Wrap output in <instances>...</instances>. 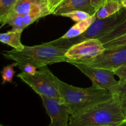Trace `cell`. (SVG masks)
Listing matches in <instances>:
<instances>
[{
	"instance_id": "4fadbf2b",
	"label": "cell",
	"mask_w": 126,
	"mask_h": 126,
	"mask_svg": "<svg viewBox=\"0 0 126 126\" xmlns=\"http://www.w3.org/2000/svg\"><path fill=\"white\" fill-rule=\"evenodd\" d=\"M96 18H97V16L95 14L84 20L77 22L61 38H64V39H70V38H75V37L81 35L89 28L90 26L93 23Z\"/></svg>"
},
{
	"instance_id": "277c9868",
	"label": "cell",
	"mask_w": 126,
	"mask_h": 126,
	"mask_svg": "<svg viewBox=\"0 0 126 126\" xmlns=\"http://www.w3.org/2000/svg\"><path fill=\"white\" fill-rule=\"evenodd\" d=\"M126 18V10L123 8L115 14L105 18H96L89 28L81 35L70 39L60 38L49 42L59 47L68 49L70 47L86 39H100Z\"/></svg>"
},
{
	"instance_id": "83f0119b",
	"label": "cell",
	"mask_w": 126,
	"mask_h": 126,
	"mask_svg": "<svg viewBox=\"0 0 126 126\" xmlns=\"http://www.w3.org/2000/svg\"><path fill=\"white\" fill-rule=\"evenodd\" d=\"M119 126H126V121L124 122V123H122V124H121V125H119Z\"/></svg>"
},
{
	"instance_id": "7a4b0ae2",
	"label": "cell",
	"mask_w": 126,
	"mask_h": 126,
	"mask_svg": "<svg viewBox=\"0 0 126 126\" xmlns=\"http://www.w3.org/2000/svg\"><path fill=\"white\" fill-rule=\"evenodd\" d=\"M67 49L54 46L44 43L33 46H27L22 50L12 49L2 53L5 58L17 63L19 68L26 64L34 65L37 68L60 62H68L65 56Z\"/></svg>"
},
{
	"instance_id": "ffe728a7",
	"label": "cell",
	"mask_w": 126,
	"mask_h": 126,
	"mask_svg": "<svg viewBox=\"0 0 126 126\" xmlns=\"http://www.w3.org/2000/svg\"><path fill=\"white\" fill-rule=\"evenodd\" d=\"M115 75L118 76L119 78V83H123L126 82V65L119 67L114 71Z\"/></svg>"
},
{
	"instance_id": "5b68a950",
	"label": "cell",
	"mask_w": 126,
	"mask_h": 126,
	"mask_svg": "<svg viewBox=\"0 0 126 126\" xmlns=\"http://www.w3.org/2000/svg\"><path fill=\"white\" fill-rule=\"evenodd\" d=\"M23 82L30 86L40 96L61 100L60 91L55 80V75L47 66L39 68L34 75L22 71L17 75Z\"/></svg>"
},
{
	"instance_id": "4316f807",
	"label": "cell",
	"mask_w": 126,
	"mask_h": 126,
	"mask_svg": "<svg viewBox=\"0 0 126 126\" xmlns=\"http://www.w3.org/2000/svg\"><path fill=\"white\" fill-rule=\"evenodd\" d=\"M62 1V0H56V1H55V7L56 6H57V5L59 4ZM55 7H54V8H55Z\"/></svg>"
},
{
	"instance_id": "f1b7e54d",
	"label": "cell",
	"mask_w": 126,
	"mask_h": 126,
	"mask_svg": "<svg viewBox=\"0 0 126 126\" xmlns=\"http://www.w3.org/2000/svg\"><path fill=\"white\" fill-rule=\"evenodd\" d=\"M108 1H117V2H119L120 3H121V0H108Z\"/></svg>"
},
{
	"instance_id": "30bf717a",
	"label": "cell",
	"mask_w": 126,
	"mask_h": 126,
	"mask_svg": "<svg viewBox=\"0 0 126 126\" xmlns=\"http://www.w3.org/2000/svg\"><path fill=\"white\" fill-rule=\"evenodd\" d=\"M75 11H84L92 16L95 14L97 9L92 6L91 0H62L53 9L52 14L62 16Z\"/></svg>"
},
{
	"instance_id": "d4e9b609",
	"label": "cell",
	"mask_w": 126,
	"mask_h": 126,
	"mask_svg": "<svg viewBox=\"0 0 126 126\" xmlns=\"http://www.w3.org/2000/svg\"><path fill=\"white\" fill-rule=\"evenodd\" d=\"M55 1H56V0H47L48 6H49V9H50V11H51V13L52 12L53 9H54V7H55Z\"/></svg>"
},
{
	"instance_id": "8fae6325",
	"label": "cell",
	"mask_w": 126,
	"mask_h": 126,
	"mask_svg": "<svg viewBox=\"0 0 126 126\" xmlns=\"http://www.w3.org/2000/svg\"><path fill=\"white\" fill-rule=\"evenodd\" d=\"M46 7H49L47 0H17L10 16H24L33 11Z\"/></svg>"
},
{
	"instance_id": "d6986e66",
	"label": "cell",
	"mask_w": 126,
	"mask_h": 126,
	"mask_svg": "<svg viewBox=\"0 0 126 126\" xmlns=\"http://www.w3.org/2000/svg\"><path fill=\"white\" fill-rule=\"evenodd\" d=\"M124 44H126V34L119 37V38L110 41L103 44V45L105 48H109L112 47L124 45Z\"/></svg>"
},
{
	"instance_id": "3957f363",
	"label": "cell",
	"mask_w": 126,
	"mask_h": 126,
	"mask_svg": "<svg viewBox=\"0 0 126 126\" xmlns=\"http://www.w3.org/2000/svg\"><path fill=\"white\" fill-rule=\"evenodd\" d=\"M55 80L60 91L62 101L68 107L71 114L109 100L116 95L109 90L94 86L86 88L75 87L64 82L55 76Z\"/></svg>"
},
{
	"instance_id": "9a60e30c",
	"label": "cell",
	"mask_w": 126,
	"mask_h": 126,
	"mask_svg": "<svg viewBox=\"0 0 126 126\" xmlns=\"http://www.w3.org/2000/svg\"><path fill=\"white\" fill-rule=\"evenodd\" d=\"M17 0H0V23L1 27L6 24Z\"/></svg>"
},
{
	"instance_id": "8992f818",
	"label": "cell",
	"mask_w": 126,
	"mask_h": 126,
	"mask_svg": "<svg viewBox=\"0 0 126 126\" xmlns=\"http://www.w3.org/2000/svg\"><path fill=\"white\" fill-rule=\"evenodd\" d=\"M72 62L114 71L121 66L126 65V44L105 48L100 55L92 59Z\"/></svg>"
},
{
	"instance_id": "44dd1931",
	"label": "cell",
	"mask_w": 126,
	"mask_h": 126,
	"mask_svg": "<svg viewBox=\"0 0 126 126\" xmlns=\"http://www.w3.org/2000/svg\"><path fill=\"white\" fill-rule=\"evenodd\" d=\"M113 94L114 95H118L119 97L126 94V82L123 83L118 84L113 91Z\"/></svg>"
},
{
	"instance_id": "ba28073f",
	"label": "cell",
	"mask_w": 126,
	"mask_h": 126,
	"mask_svg": "<svg viewBox=\"0 0 126 126\" xmlns=\"http://www.w3.org/2000/svg\"><path fill=\"white\" fill-rule=\"evenodd\" d=\"M105 49L104 45L99 39H86L70 47L65 56L69 61H82L95 57Z\"/></svg>"
},
{
	"instance_id": "52a82bcc",
	"label": "cell",
	"mask_w": 126,
	"mask_h": 126,
	"mask_svg": "<svg viewBox=\"0 0 126 126\" xmlns=\"http://www.w3.org/2000/svg\"><path fill=\"white\" fill-rule=\"evenodd\" d=\"M79 69L83 74L87 76L92 82V86L101 89L109 90L113 93V91L119 84V81L114 78V71L101 68L92 67L84 63L70 61Z\"/></svg>"
},
{
	"instance_id": "7402d4cb",
	"label": "cell",
	"mask_w": 126,
	"mask_h": 126,
	"mask_svg": "<svg viewBox=\"0 0 126 126\" xmlns=\"http://www.w3.org/2000/svg\"><path fill=\"white\" fill-rule=\"evenodd\" d=\"M20 69L23 72L29 74L30 75H34L37 71V68L34 66V65H31V64H26V65H23L22 67L20 68Z\"/></svg>"
},
{
	"instance_id": "484cf974",
	"label": "cell",
	"mask_w": 126,
	"mask_h": 126,
	"mask_svg": "<svg viewBox=\"0 0 126 126\" xmlns=\"http://www.w3.org/2000/svg\"><path fill=\"white\" fill-rule=\"evenodd\" d=\"M121 4L123 6V8H124L126 10V0H122Z\"/></svg>"
},
{
	"instance_id": "e0dca14e",
	"label": "cell",
	"mask_w": 126,
	"mask_h": 126,
	"mask_svg": "<svg viewBox=\"0 0 126 126\" xmlns=\"http://www.w3.org/2000/svg\"><path fill=\"white\" fill-rule=\"evenodd\" d=\"M18 66L17 63L15 62L11 65L4 66L1 71V76H2V84H4L6 82H12V79L15 75V71L14 68Z\"/></svg>"
},
{
	"instance_id": "cb8c5ba5",
	"label": "cell",
	"mask_w": 126,
	"mask_h": 126,
	"mask_svg": "<svg viewBox=\"0 0 126 126\" xmlns=\"http://www.w3.org/2000/svg\"><path fill=\"white\" fill-rule=\"evenodd\" d=\"M119 97H120V102L122 111H123V113L126 120V94L123 96H121Z\"/></svg>"
},
{
	"instance_id": "ac0fdd59",
	"label": "cell",
	"mask_w": 126,
	"mask_h": 126,
	"mask_svg": "<svg viewBox=\"0 0 126 126\" xmlns=\"http://www.w3.org/2000/svg\"><path fill=\"white\" fill-rule=\"evenodd\" d=\"M62 16L68 17V18H71L72 20L75 21L76 22H80V21L84 20L87 19L89 17H91V15L87 13V12H84V11H75L64 14Z\"/></svg>"
},
{
	"instance_id": "9c48e42d",
	"label": "cell",
	"mask_w": 126,
	"mask_h": 126,
	"mask_svg": "<svg viewBox=\"0 0 126 126\" xmlns=\"http://www.w3.org/2000/svg\"><path fill=\"white\" fill-rule=\"evenodd\" d=\"M47 114L50 119L49 126H68L71 112L60 99L40 96Z\"/></svg>"
},
{
	"instance_id": "6da1fadb",
	"label": "cell",
	"mask_w": 126,
	"mask_h": 126,
	"mask_svg": "<svg viewBox=\"0 0 126 126\" xmlns=\"http://www.w3.org/2000/svg\"><path fill=\"white\" fill-rule=\"evenodd\" d=\"M126 121L120 97L113 98L70 115L68 126H119Z\"/></svg>"
},
{
	"instance_id": "5bb4252c",
	"label": "cell",
	"mask_w": 126,
	"mask_h": 126,
	"mask_svg": "<svg viewBox=\"0 0 126 126\" xmlns=\"http://www.w3.org/2000/svg\"><path fill=\"white\" fill-rule=\"evenodd\" d=\"M123 8L121 3L114 1H108L100 7L96 12L97 18H105L120 11Z\"/></svg>"
},
{
	"instance_id": "603a6c76",
	"label": "cell",
	"mask_w": 126,
	"mask_h": 126,
	"mask_svg": "<svg viewBox=\"0 0 126 126\" xmlns=\"http://www.w3.org/2000/svg\"><path fill=\"white\" fill-rule=\"evenodd\" d=\"M108 0H91L92 6L97 10L105 4Z\"/></svg>"
},
{
	"instance_id": "7c38bea8",
	"label": "cell",
	"mask_w": 126,
	"mask_h": 126,
	"mask_svg": "<svg viewBox=\"0 0 126 126\" xmlns=\"http://www.w3.org/2000/svg\"><path fill=\"white\" fill-rule=\"evenodd\" d=\"M22 32L13 30L1 33L0 41L2 44H7L11 46L16 50H22L25 47V46L21 42V35Z\"/></svg>"
},
{
	"instance_id": "4dcf8cb0",
	"label": "cell",
	"mask_w": 126,
	"mask_h": 126,
	"mask_svg": "<svg viewBox=\"0 0 126 126\" xmlns=\"http://www.w3.org/2000/svg\"><path fill=\"white\" fill-rule=\"evenodd\" d=\"M121 1H122V0H121Z\"/></svg>"
},
{
	"instance_id": "f546056e",
	"label": "cell",
	"mask_w": 126,
	"mask_h": 126,
	"mask_svg": "<svg viewBox=\"0 0 126 126\" xmlns=\"http://www.w3.org/2000/svg\"><path fill=\"white\" fill-rule=\"evenodd\" d=\"M0 126H3V125H2V124H0Z\"/></svg>"
},
{
	"instance_id": "2e32d148",
	"label": "cell",
	"mask_w": 126,
	"mask_h": 126,
	"mask_svg": "<svg viewBox=\"0 0 126 126\" xmlns=\"http://www.w3.org/2000/svg\"><path fill=\"white\" fill-rule=\"evenodd\" d=\"M126 34V18L123 22H121L119 24L110 32H108L107 34L102 36L99 39V40L102 42L103 44L107 43V42L111 41L113 39H116L117 38L121 36Z\"/></svg>"
}]
</instances>
